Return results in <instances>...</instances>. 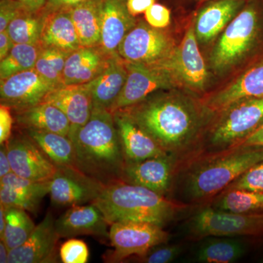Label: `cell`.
I'll return each instance as SVG.
<instances>
[{"instance_id":"cell-1","label":"cell","mask_w":263,"mask_h":263,"mask_svg":"<svg viewBox=\"0 0 263 263\" xmlns=\"http://www.w3.org/2000/svg\"><path fill=\"white\" fill-rule=\"evenodd\" d=\"M120 110L174 157L179 166L197 155L200 143L198 138L202 116L188 100L163 97L143 100Z\"/></svg>"},{"instance_id":"cell-2","label":"cell","mask_w":263,"mask_h":263,"mask_svg":"<svg viewBox=\"0 0 263 263\" xmlns=\"http://www.w3.org/2000/svg\"><path fill=\"white\" fill-rule=\"evenodd\" d=\"M262 160L263 147L243 144L195 156L179 165L181 170L176 172L179 202L190 206L214 200L238 176Z\"/></svg>"},{"instance_id":"cell-3","label":"cell","mask_w":263,"mask_h":263,"mask_svg":"<svg viewBox=\"0 0 263 263\" xmlns=\"http://www.w3.org/2000/svg\"><path fill=\"white\" fill-rule=\"evenodd\" d=\"M69 138L81 171L105 185L123 180L125 159L110 110L94 107L89 121Z\"/></svg>"},{"instance_id":"cell-4","label":"cell","mask_w":263,"mask_h":263,"mask_svg":"<svg viewBox=\"0 0 263 263\" xmlns=\"http://www.w3.org/2000/svg\"><path fill=\"white\" fill-rule=\"evenodd\" d=\"M92 203L101 211L110 226L119 221H135L162 228L190 207L124 180L105 185Z\"/></svg>"},{"instance_id":"cell-5","label":"cell","mask_w":263,"mask_h":263,"mask_svg":"<svg viewBox=\"0 0 263 263\" xmlns=\"http://www.w3.org/2000/svg\"><path fill=\"white\" fill-rule=\"evenodd\" d=\"M216 114L218 117L195 156L238 146L262 127L263 97L240 100Z\"/></svg>"},{"instance_id":"cell-6","label":"cell","mask_w":263,"mask_h":263,"mask_svg":"<svg viewBox=\"0 0 263 263\" xmlns=\"http://www.w3.org/2000/svg\"><path fill=\"white\" fill-rule=\"evenodd\" d=\"M262 25L259 7L249 3L236 15L221 34L211 57L214 70H226L258 46Z\"/></svg>"},{"instance_id":"cell-7","label":"cell","mask_w":263,"mask_h":263,"mask_svg":"<svg viewBox=\"0 0 263 263\" xmlns=\"http://www.w3.org/2000/svg\"><path fill=\"white\" fill-rule=\"evenodd\" d=\"M109 238L114 250L104 255L107 262H122L132 257H143L155 247L164 245L170 235L157 224L135 221H119L110 224Z\"/></svg>"},{"instance_id":"cell-8","label":"cell","mask_w":263,"mask_h":263,"mask_svg":"<svg viewBox=\"0 0 263 263\" xmlns=\"http://www.w3.org/2000/svg\"><path fill=\"white\" fill-rule=\"evenodd\" d=\"M189 233L196 239L208 237L258 236L263 235V213L236 214L209 205L188 222Z\"/></svg>"},{"instance_id":"cell-9","label":"cell","mask_w":263,"mask_h":263,"mask_svg":"<svg viewBox=\"0 0 263 263\" xmlns=\"http://www.w3.org/2000/svg\"><path fill=\"white\" fill-rule=\"evenodd\" d=\"M174 48L165 33L149 24L140 23L124 37L117 53L125 62L158 65L168 58Z\"/></svg>"},{"instance_id":"cell-10","label":"cell","mask_w":263,"mask_h":263,"mask_svg":"<svg viewBox=\"0 0 263 263\" xmlns=\"http://www.w3.org/2000/svg\"><path fill=\"white\" fill-rule=\"evenodd\" d=\"M125 64L127 79L110 110L111 113L141 103L157 90L170 89L177 84L171 72L160 66L129 62H125Z\"/></svg>"},{"instance_id":"cell-11","label":"cell","mask_w":263,"mask_h":263,"mask_svg":"<svg viewBox=\"0 0 263 263\" xmlns=\"http://www.w3.org/2000/svg\"><path fill=\"white\" fill-rule=\"evenodd\" d=\"M197 40L195 27L190 26L179 46L157 66L167 69L177 83L194 91H201L206 86L208 71Z\"/></svg>"},{"instance_id":"cell-12","label":"cell","mask_w":263,"mask_h":263,"mask_svg":"<svg viewBox=\"0 0 263 263\" xmlns=\"http://www.w3.org/2000/svg\"><path fill=\"white\" fill-rule=\"evenodd\" d=\"M105 185L75 167H58L50 182L53 204L62 206L86 205L98 198Z\"/></svg>"},{"instance_id":"cell-13","label":"cell","mask_w":263,"mask_h":263,"mask_svg":"<svg viewBox=\"0 0 263 263\" xmlns=\"http://www.w3.org/2000/svg\"><path fill=\"white\" fill-rule=\"evenodd\" d=\"M5 145L15 174L37 181H51L56 174L58 167L28 135L11 137Z\"/></svg>"},{"instance_id":"cell-14","label":"cell","mask_w":263,"mask_h":263,"mask_svg":"<svg viewBox=\"0 0 263 263\" xmlns=\"http://www.w3.org/2000/svg\"><path fill=\"white\" fill-rule=\"evenodd\" d=\"M53 89L35 69L24 71L0 81L1 104L16 111L23 110L42 103Z\"/></svg>"},{"instance_id":"cell-15","label":"cell","mask_w":263,"mask_h":263,"mask_svg":"<svg viewBox=\"0 0 263 263\" xmlns=\"http://www.w3.org/2000/svg\"><path fill=\"white\" fill-rule=\"evenodd\" d=\"M179 163L172 156L152 157L125 164L123 180L165 196L174 185Z\"/></svg>"},{"instance_id":"cell-16","label":"cell","mask_w":263,"mask_h":263,"mask_svg":"<svg viewBox=\"0 0 263 263\" xmlns=\"http://www.w3.org/2000/svg\"><path fill=\"white\" fill-rule=\"evenodd\" d=\"M60 238L55 228V219L51 213H48L27 241L10 251L9 263L57 262Z\"/></svg>"},{"instance_id":"cell-17","label":"cell","mask_w":263,"mask_h":263,"mask_svg":"<svg viewBox=\"0 0 263 263\" xmlns=\"http://www.w3.org/2000/svg\"><path fill=\"white\" fill-rule=\"evenodd\" d=\"M55 228L60 238L91 235L102 241H110V224L93 203L70 207L55 220Z\"/></svg>"},{"instance_id":"cell-18","label":"cell","mask_w":263,"mask_h":263,"mask_svg":"<svg viewBox=\"0 0 263 263\" xmlns=\"http://www.w3.org/2000/svg\"><path fill=\"white\" fill-rule=\"evenodd\" d=\"M114 114L126 164L168 155L154 138L137 124L127 114L117 110Z\"/></svg>"},{"instance_id":"cell-19","label":"cell","mask_w":263,"mask_h":263,"mask_svg":"<svg viewBox=\"0 0 263 263\" xmlns=\"http://www.w3.org/2000/svg\"><path fill=\"white\" fill-rule=\"evenodd\" d=\"M43 102L55 105L68 118L71 125L68 137L89 121L94 108L91 92L86 84L62 85L51 90Z\"/></svg>"},{"instance_id":"cell-20","label":"cell","mask_w":263,"mask_h":263,"mask_svg":"<svg viewBox=\"0 0 263 263\" xmlns=\"http://www.w3.org/2000/svg\"><path fill=\"white\" fill-rule=\"evenodd\" d=\"M127 0H102L100 11L101 41L99 47L109 57L118 54L119 45L136 21L129 13Z\"/></svg>"},{"instance_id":"cell-21","label":"cell","mask_w":263,"mask_h":263,"mask_svg":"<svg viewBox=\"0 0 263 263\" xmlns=\"http://www.w3.org/2000/svg\"><path fill=\"white\" fill-rule=\"evenodd\" d=\"M50 182L33 181L10 172L0 179V204L36 213L49 194Z\"/></svg>"},{"instance_id":"cell-22","label":"cell","mask_w":263,"mask_h":263,"mask_svg":"<svg viewBox=\"0 0 263 263\" xmlns=\"http://www.w3.org/2000/svg\"><path fill=\"white\" fill-rule=\"evenodd\" d=\"M263 97V60L215 95L208 99L205 106L214 113L224 110L240 100Z\"/></svg>"},{"instance_id":"cell-23","label":"cell","mask_w":263,"mask_h":263,"mask_svg":"<svg viewBox=\"0 0 263 263\" xmlns=\"http://www.w3.org/2000/svg\"><path fill=\"white\" fill-rule=\"evenodd\" d=\"M111 57L99 46L79 48L66 60L62 85L87 84L103 72Z\"/></svg>"},{"instance_id":"cell-24","label":"cell","mask_w":263,"mask_h":263,"mask_svg":"<svg viewBox=\"0 0 263 263\" xmlns=\"http://www.w3.org/2000/svg\"><path fill=\"white\" fill-rule=\"evenodd\" d=\"M39 44L41 48H54L69 53L82 47L70 8L48 10L45 15Z\"/></svg>"},{"instance_id":"cell-25","label":"cell","mask_w":263,"mask_h":263,"mask_svg":"<svg viewBox=\"0 0 263 263\" xmlns=\"http://www.w3.org/2000/svg\"><path fill=\"white\" fill-rule=\"evenodd\" d=\"M125 62L119 55L110 59L108 65L95 79L87 83L93 106L111 110L127 79Z\"/></svg>"},{"instance_id":"cell-26","label":"cell","mask_w":263,"mask_h":263,"mask_svg":"<svg viewBox=\"0 0 263 263\" xmlns=\"http://www.w3.org/2000/svg\"><path fill=\"white\" fill-rule=\"evenodd\" d=\"M197 15L195 32L200 42L212 41L236 16L245 0H209Z\"/></svg>"},{"instance_id":"cell-27","label":"cell","mask_w":263,"mask_h":263,"mask_svg":"<svg viewBox=\"0 0 263 263\" xmlns=\"http://www.w3.org/2000/svg\"><path fill=\"white\" fill-rule=\"evenodd\" d=\"M15 119L26 129L51 132L65 136L70 134L68 118L60 108L46 102L17 110Z\"/></svg>"},{"instance_id":"cell-28","label":"cell","mask_w":263,"mask_h":263,"mask_svg":"<svg viewBox=\"0 0 263 263\" xmlns=\"http://www.w3.org/2000/svg\"><path fill=\"white\" fill-rule=\"evenodd\" d=\"M101 4L102 0H86L69 8L83 47L100 46L101 41Z\"/></svg>"},{"instance_id":"cell-29","label":"cell","mask_w":263,"mask_h":263,"mask_svg":"<svg viewBox=\"0 0 263 263\" xmlns=\"http://www.w3.org/2000/svg\"><path fill=\"white\" fill-rule=\"evenodd\" d=\"M27 134L57 167H78L75 146L68 136L36 129H27Z\"/></svg>"},{"instance_id":"cell-30","label":"cell","mask_w":263,"mask_h":263,"mask_svg":"<svg viewBox=\"0 0 263 263\" xmlns=\"http://www.w3.org/2000/svg\"><path fill=\"white\" fill-rule=\"evenodd\" d=\"M245 252L243 242L234 237H210L199 247L195 259L203 263L234 262Z\"/></svg>"},{"instance_id":"cell-31","label":"cell","mask_w":263,"mask_h":263,"mask_svg":"<svg viewBox=\"0 0 263 263\" xmlns=\"http://www.w3.org/2000/svg\"><path fill=\"white\" fill-rule=\"evenodd\" d=\"M211 206L236 214L263 213V193L227 189L213 200Z\"/></svg>"},{"instance_id":"cell-32","label":"cell","mask_w":263,"mask_h":263,"mask_svg":"<svg viewBox=\"0 0 263 263\" xmlns=\"http://www.w3.org/2000/svg\"><path fill=\"white\" fill-rule=\"evenodd\" d=\"M5 207V206H4ZM6 226L3 238L9 250L24 245L36 226L27 211L15 207H5Z\"/></svg>"},{"instance_id":"cell-33","label":"cell","mask_w":263,"mask_h":263,"mask_svg":"<svg viewBox=\"0 0 263 263\" xmlns=\"http://www.w3.org/2000/svg\"><path fill=\"white\" fill-rule=\"evenodd\" d=\"M40 44H14L9 53L0 60V81L34 68L41 53Z\"/></svg>"},{"instance_id":"cell-34","label":"cell","mask_w":263,"mask_h":263,"mask_svg":"<svg viewBox=\"0 0 263 263\" xmlns=\"http://www.w3.org/2000/svg\"><path fill=\"white\" fill-rule=\"evenodd\" d=\"M45 15L24 13L13 19L8 31L14 44H39Z\"/></svg>"},{"instance_id":"cell-35","label":"cell","mask_w":263,"mask_h":263,"mask_svg":"<svg viewBox=\"0 0 263 263\" xmlns=\"http://www.w3.org/2000/svg\"><path fill=\"white\" fill-rule=\"evenodd\" d=\"M70 53L54 48H42L34 69L53 87L62 86L66 60Z\"/></svg>"},{"instance_id":"cell-36","label":"cell","mask_w":263,"mask_h":263,"mask_svg":"<svg viewBox=\"0 0 263 263\" xmlns=\"http://www.w3.org/2000/svg\"><path fill=\"white\" fill-rule=\"evenodd\" d=\"M227 189H239L263 193V160L249 167Z\"/></svg>"},{"instance_id":"cell-37","label":"cell","mask_w":263,"mask_h":263,"mask_svg":"<svg viewBox=\"0 0 263 263\" xmlns=\"http://www.w3.org/2000/svg\"><path fill=\"white\" fill-rule=\"evenodd\" d=\"M59 254L64 263H86L89 260V250L84 240L72 238L62 243Z\"/></svg>"},{"instance_id":"cell-38","label":"cell","mask_w":263,"mask_h":263,"mask_svg":"<svg viewBox=\"0 0 263 263\" xmlns=\"http://www.w3.org/2000/svg\"><path fill=\"white\" fill-rule=\"evenodd\" d=\"M182 247L179 245H158L150 249L143 257L136 258L138 262L145 263H169L177 258Z\"/></svg>"},{"instance_id":"cell-39","label":"cell","mask_w":263,"mask_h":263,"mask_svg":"<svg viewBox=\"0 0 263 263\" xmlns=\"http://www.w3.org/2000/svg\"><path fill=\"white\" fill-rule=\"evenodd\" d=\"M144 13L147 23L155 28H164L171 22V11L164 5L155 3Z\"/></svg>"},{"instance_id":"cell-40","label":"cell","mask_w":263,"mask_h":263,"mask_svg":"<svg viewBox=\"0 0 263 263\" xmlns=\"http://www.w3.org/2000/svg\"><path fill=\"white\" fill-rule=\"evenodd\" d=\"M24 11L16 0H1L0 3V32L6 30L10 22Z\"/></svg>"},{"instance_id":"cell-41","label":"cell","mask_w":263,"mask_h":263,"mask_svg":"<svg viewBox=\"0 0 263 263\" xmlns=\"http://www.w3.org/2000/svg\"><path fill=\"white\" fill-rule=\"evenodd\" d=\"M11 108L8 105H0V144H5L11 138L13 118Z\"/></svg>"},{"instance_id":"cell-42","label":"cell","mask_w":263,"mask_h":263,"mask_svg":"<svg viewBox=\"0 0 263 263\" xmlns=\"http://www.w3.org/2000/svg\"><path fill=\"white\" fill-rule=\"evenodd\" d=\"M155 3V0H127V9L132 15L136 16L145 13Z\"/></svg>"},{"instance_id":"cell-43","label":"cell","mask_w":263,"mask_h":263,"mask_svg":"<svg viewBox=\"0 0 263 263\" xmlns=\"http://www.w3.org/2000/svg\"><path fill=\"white\" fill-rule=\"evenodd\" d=\"M27 13H37L44 9L48 0H16Z\"/></svg>"},{"instance_id":"cell-44","label":"cell","mask_w":263,"mask_h":263,"mask_svg":"<svg viewBox=\"0 0 263 263\" xmlns=\"http://www.w3.org/2000/svg\"><path fill=\"white\" fill-rule=\"evenodd\" d=\"M14 43L10 38L8 31L0 32V60L4 59L9 53Z\"/></svg>"},{"instance_id":"cell-45","label":"cell","mask_w":263,"mask_h":263,"mask_svg":"<svg viewBox=\"0 0 263 263\" xmlns=\"http://www.w3.org/2000/svg\"><path fill=\"white\" fill-rule=\"evenodd\" d=\"M12 172L6 145H1L0 148V178L4 177L7 174Z\"/></svg>"},{"instance_id":"cell-46","label":"cell","mask_w":263,"mask_h":263,"mask_svg":"<svg viewBox=\"0 0 263 263\" xmlns=\"http://www.w3.org/2000/svg\"><path fill=\"white\" fill-rule=\"evenodd\" d=\"M86 0H48L46 8L48 10L70 8Z\"/></svg>"},{"instance_id":"cell-47","label":"cell","mask_w":263,"mask_h":263,"mask_svg":"<svg viewBox=\"0 0 263 263\" xmlns=\"http://www.w3.org/2000/svg\"><path fill=\"white\" fill-rule=\"evenodd\" d=\"M241 144L246 146L263 147V126L249 137Z\"/></svg>"},{"instance_id":"cell-48","label":"cell","mask_w":263,"mask_h":263,"mask_svg":"<svg viewBox=\"0 0 263 263\" xmlns=\"http://www.w3.org/2000/svg\"><path fill=\"white\" fill-rule=\"evenodd\" d=\"M10 250L4 240H0V262L9 263Z\"/></svg>"},{"instance_id":"cell-49","label":"cell","mask_w":263,"mask_h":263,"mask_svg":"<svg viewBox=\"0 0 263 263\" xmlns=\"http://www.w3.org/2000/svg\"><path fill=\"white\" fill-rule=\"evenodd\" d=\"M6 226V216L4 205L0 204V238H3Z\"/></svg>"},{"instance_id":"cell-50","label":"cell","mask_w":263,"mask_h":263,"mask_svg":"<svg viewBox=\"0 0 263 263\" xmlns=\"http://www.w3.org/2000/svg\"><path fill=\"white\" fill-rule=\"evenodd\" d=\"M199 1L205 2V1H208V0H199ZM245 1H249V0H245Z\"/></svg>"}]
</instances>
